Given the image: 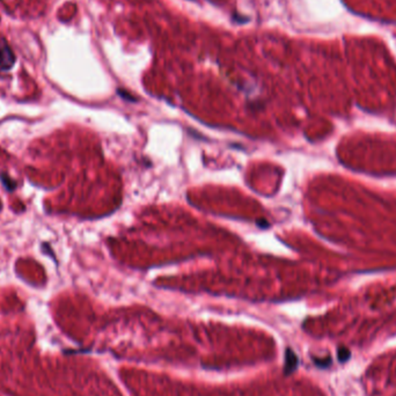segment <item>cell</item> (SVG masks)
Returning a JSON list of instances; mask_svg holds the SVG:
<instances>
[{
	"label": "cell",
	"instance_id": "cell-1",
	"mask_svg": "<svg viewBox=\"0 0 396 396\" xmlns=\"http://www.w3.org/2000/svg\"><path fill=\"white\" fill-rule=\"evenodd\" d=\"M298 357L295 353L291 350V349H287L286 350V357H285V373L290 374L293 372V371L298 367Z\"/></svg>",
	"mask_w": 396,
	"mask_h": 396
},
{
	"label": "cell",
	"instance_id": "cell-2",
	"mask_svg": "<svg viewBox=\"0 0 396 396\" xmlns=\"http://www.w3.org/2000/svg\"><path fill=\"white\" fill-rule=\"evenodd\" d=\"M337 357H338V360H340L341 363H344V362H347L349 358H350L351 352L349 351V349L342 347V348L338 349Z\"/></svg>",
	"mask_w": 396,
	"mask_h": 396
},
{
	"label": "cell",
	"instance_id": "cell-3",
	"mask_svg": "<svg viewBox=\"0 0 396 396\" xmlns=\"http://www.w3.org/2000/svg\"><path fill=\"white\" fill-rule=\"evenodd\" d=\"M314 363L316 364L319 367H322V369H326L331 364V359L330 357H327V358H314Z\"/></svg>",
	"mask_w": 396,
	"mask_h": 396
}]
</instances>
